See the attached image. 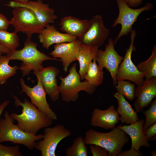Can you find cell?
<instances>
[{
    "label": "cell",
    "mask_w": 156,
    "mask_h": 156,
    "mask_svg": "<svg viewBox=\"0 0 156 156\" xmlns=\"http://www.w3.org/2000/svg\"><path fill=\"white\" fill-rule=\"evenodd\" d=\"M119 121V115L114 106L112 105L104 110L94 108L92 113L90 124L94 127L112 129Z\"/></svg>",
    "instance_id": "17"
},
{
    "label": "cell",
    "mask_w": 156,
    "mask_h": 156,
    "mask_svg": "<svg viewBox=\"0 0 156 156\" xmlns=\"http://www.w3.org/2000/svg\"><path fill=\"white\" fill-rule=\"evenodd\" d=\"M150 107L147 110L142 111L145 120L143 127L144 131L149 126L156 123V99L152 101Z\"/></svg>",
    "instance_id": "29"
},
{
    "label": "cell",
    "mask_w": 156,
    "mask_h": 156,
    "mask_svg": "<svg viewBox=\"0 0 156 156\" xmlns=\"http://www.w3.org/2000/svg\"><path fill=\"white\" fill-rule=\"evenodd\" d=\"M119 10V14L115 19L112 27H116L118 24L121 25V28L117 37L114 41V45L122 36L130 32L132 26L137 21L138 17L143 12L148 11L153 8L152 4L147 3L143 7L134 9L129 7L125 0H116Z\"/></svg>",
    "instance_id": "7"
},
{
    "label": "cell",
    "mask_w": 156,
    "mask_h": 156,
    "mask_svg": "<svg viewBox=\"0 0 156 156\" xmlns=\"http://www.w3.org/2000/svg\"><path fill=\"white\" fill-rule=\"evenodd\" d=\"M90 21L89 28L78 39L83 45L99 47L104 43L109 35L110 31L105 27L101 15H96Z\"/></svg>",
    "instance_id": "12"
},
{
    "label": "cell",
    "mask_w": 156,
    "mask_h": 156,
    "mask_svg": "<svg viewBox=\"0 0 156 156\" xmlns=\"http://www.w3.org/2000/svg\"><path fill=\"white\" fill-rule=\"evenodd\" d=\"M127 5L130 7H136L141 5L143 0H125Z\"/></svg>",
    "instance_id": "35"
},
{
    "label": "cell",
    "mask_w": 156,
    "mask_h": 156,
    "mask_svg": "<svg viewBox=\"0 0 156 156\" xmlns=\"http://www.w3.org/2000/svg\"><path fill=\"white\" fill-rule=\"evenodd\" d=\"M38 34V38L40 42L44 48L47 50L53 44L72 42L77 39L76 36L60 33L55 25L49 24Z\"/></svg>",
    "instance_id": "18"
},
{
    "label": "cell",
    "mask_w": 156,
    "mask_h": 156,
    "mask_svg": "<svg viewBox=\"0 0 156 156\" xmlns=\"http://www.w3.org/2000/svg\"><path fill=\"white\" fill-rule=\"evenodd\" d=\"M10 52V51L8 49L0 44V53L7 54Z\"/></svg>",
    "instance_id": "37"
},
{
    "label": "cell",
    "mask_w": 156,
    "mask_h": 156,
    "mask_svg": "<svg viewBox=\"0 0 156 156\" xmlns=\"http://www.w3.org/2000/svg\"><path fill=\"white\" fill-rule=\"evenodd\" d=\"M131 42L128 48L127 49L124 59L118 68L116 77L117 80H129L133 82L138 86L143 84L144 76L137 69L132 61V53L135 50L134 45L136 31L132 29L131 31Z\"/></svg>",
    "instance_id": "9"
},
{
    "label": "cell",
    "mask_w": 156,
    "mask_h": 156,
    "mask_svg": "<svg viewBox=\"0 0 156 156\" xmlns=\"http://www.w3.org/2000/svg\"><path fill=\"white\" fill-rule=\"evenodd\" d=\"M151 154L153 156H156V151L154 150L150 152Z\"/></svg>",
    "instance_id": "39"
},
{
    "label": "cell",
    "mask_w": 156,
    "mask_h": 156,
    "mask_svg": "<svg viewBox=\"0 0 156 156\" xmlns=\"http://www.w3.org/2000/svg\"><path fill=\"white\" fill-rule=\"evenodd\" d=\"M144 121V119H141L129 125L117 127L123 130L130 137L131 147L138 151H140L141 146L150 147L143 129Z\"/></svg>",
    "instance_id": "19"
},
{
    "label": "cell",
    "mask_w": 156,
    "mask_h": 156,
    "mask_svg": "<svg viewBox=\"0 0 156 156\" xmlns=\"http://www.w3.org/2000/svg\"><path fill=\"white\" fill-rule=\"evenodd\" d=\"M0 44L10 51L16 50L19 45V38L17 33L9 32L7 30H0Z\"/></svg>",
    "instance_id": "27"
},
{
    "label": "cell",
    "mask_w": 156,
    "mask_h": 156,
    "mask_svg": "<svg viewBox=\"0 0 156 156\" xmlns=\"http://www.w3.org/2000/svg\"><path fill=\"white\" fill-rule=\"evenodd\" d=\"M84 138L81 136L74 140L72 145L65 150L66 156H88V149L86 146Z\"/></svg>",
    "instance_id": "25"
},
{
    "label": "cell",
    "mask_w": 156,
    "mask_h": 156,
    "mask_svg": "<svg viewBox=\"0 0 156 156\" xmlns=\"http://www.w3.org/2000/svg\"><path fill=\"white\" fill-rule=\"evenodd\" d=\"M9 25V21L4 15L0 13V30H7Z\"/></svg>",
    "instance_id": "34"
},
{
    "label": "cell",
    "mask_w": 156,
    "mask_h": 156,
    "mask_svg": "<svg viewBox=\"0 0 156 156\" xmlns=\"http://www.w3.org/2000/svg\"><path fill=\"white\" fill-rule=\"evenodd\" d=\"M43 132V138L36 142L35 146L40 151L41 156H56L55 151L58 144L72 135L71 131L62 124L46 127Z\"/></svg>",
    "instance_id": "8"
},
{
    "label": "cell",
    "mask_w": 156,
    "mask_h": 156,
    "mask_svg": "<svg viewBox=\"0 0 156 156\" xmlns=\"http://www.w3.org/2000/svg\"><path fill=\"white\" fill-rule=\"evenodd\" d=\"M11 94L14 99L15 106H21L22 107L21 114H10L22 130L27 133L36 135L40 129L52 125L53 120L40 112L31 102L25 99L22 102L18 97Z\"/></svg>",
    "instance_id": "1"
},
{
    "label": "cell",
    "mask_w": 156,
    "mask_h": 156,
    "mask_svg": "<svg viewBox=\"0 0 156 156\" xmlns=\"http://www.w3.org/2000/svg\"><path fill=\"white\" fill-rule=\"evenodd\" d=\"M37 79V83L31 88L27 85L23 79L21 78L20 82L21 91L29 97L31 102L41 112L53 120H56L57 115L50 107L46 98V93L40 80Z\"/></svg>",
    "instance_id": "11"
},
{
    "label": "cell",
    "mask_w": 156,
    "mask_h": 156,
    "mask_svg": "<svg viewBox=\"0 0 156 156\" xmlns=\"http://www.w3.org/2000/svg\"><path fill=\"white\" fill-rule=\"evenodd\" d=\"M1 53H0V57L1 56Z\"/></svg>",
    "instance_id": "41"
},
{
    "label": "cell",
    "mask_w": 156,
    "mask_h": 156,
    "mask_svg": "<svg viewBox=\"0 0 156 156\" xmlns=\"http://www.w3.org/2000/svg\"><path fill=\"white\" fill-rule=\"evenodd\" d=\"M90 25V20H82L71 16L63 17L59 24L61 31L78 38L86 31Z\"/></svg>",
    "instance_id": "20"
},
{
    "label": "cell",
    "mask_w": 156,
    "mask_h": 156,
    "mask_svg": "<svg viewBox=\"0 0 156 156\" xmlns=\"http://www.w3.org/2000/svg\"><path fill=\"white\" fill-rule=\"evenodd\" d=\"M81 44L79 39L70 42L55 44L50 54L54 58L61 59L63 70L66 72L70 64L77 60Z\"/></svg>",
    "instance_id": "14"
},
{
    "label": "cell",
    "mask_w": 156,
    "mask_h": 156,
    "mask_svg": "<svg viewBox=\"0 0 156 156\" xmlns=\"http://www.w3.org/2000/svg\"><path fill=\"white\" fill-rule=\"evenodd\" d=\"M99 47L84 45L81 44L77 60L79 65V74L80 79H84L88 66L95 57Z\"/></svg>",
    "instance_id": "22"
},
{
    "label": "cell",
    "mask_w": 156,
    "mask_h": 156,
    "mask_svg": "<svg viewBox=\"0 0 156 156\" xmlns=\"http://www.w3.org/2000/svg\"><path fill=\"white\" fill-rule=\"evenodd\" d=\"M12 12L13 16L9 22L14 27V31L16 33L21 32L31 39L33 34H39L44 28L30 9L18 6L14 8Z\"/></svg>",
    "instance_id": "6"
},
{
    "label": "cell",
    "mask_w": 156,
    "mask_h": 156,
    "mask_svg": "<svg viewBox=\"0 0 156 156\" xmlns=\"http://www.w3.org/2000/svg\"><path fill=\"white\" fill-rule=\"evenodd\" d=\"M113 96L118 101V106L116 111L118 115H120V120L122 124L126 123L129 125L139 119L137 113L134 110L124 96L118 92L114 94Z\"/></svg>",
    "instance_id": "21"
},
{
    "label": "cell",
    "mask_w": 156,
    "mask_h": 156,
    "mask_svg": "<svg viewBox=\"0 0 156 156\" xmlns=\"http://www.w3.org/2000/svg\"><path fill=\"white\" fill-rule=\"evenodd\" d=\"M156 135L153 136V137L151 138V139L150 140H155L156 139Z\"/></svg>",
    "instance_id": "40"
},
{
    "label": "cell",
    "mask_w": 156,
    "mask_h": 156,
    "mask_svg": "<svg viewBox=\"0 0 156 156\" xmlns=\"http://www.w3.org/2000/svg\"><path fill=\"white\" fill-rule=\"evenodd\" d=\"M0 104H1V103H0Z\"/></svg>",
    "instance_id": "42"
},
{
    "label": "cell",
    "mask_w": 156,
    "mask_h": 156,
    "mask_svg": "<svg viewBox=\"0 0 156 156\" xmlns=\"http://www.w3.org/2000/svg\"><path fill=\"white\" fill-rule=\"evenodd\" d=\"M4 118L0 119V142H11L21 144L31 150L34 148L36 141L42 139L43 134L34 135L26 132L14 124V120L8 112L5 111Z\"/></svg>",
    "instance_id": "4"
},
{
    "label": "cell",
    "mask_w": 156,
    "mask_h": 156,
    "mask_svg": "<svg viewBox=\"0 0 156 156\" xmlns=\"http://www.w3.org/2000/svg\"><path fill=\"white\" fill-rule=\"evenodd\" d=\"M77 65L76 63L73 65L66 77H59L61 81L59 86L60 93L62 100L66 103L76 101L79 97V93L81 91H85L89 94H92L96 88L86 80L81 81L80 75L77 71Z\"/></svg>",
    "instance_id": "5"
},
{
    "label": "cell",
    "mask_w": 156,
    "mask_h": 156,
    "mask_svg": "<svg viewBox=\"0 0 156 156\" xmlns=\"http://www.w3.org/2000/svg\"><path fill=\"white\" fill-rule=\"evenodd\" d=\"M84 139L86 145L94 144L105 148L108 152V156H118L129 140L128 135L117 127L106 133L90 129L86 132Z\"/></svg>",
    "instance_id": "3"
},
{
    "label": "cell",
    "mask_w": 156,
    "mask_h": 156,
    "mask_svg": "<svg viewBox=\"0 0 156 156\" xmlns=\"http://www.w3.org/2000/svg\"><path fill=\"white\" fill-rule=\"evenodd\" d=\"M114 41L109 38L108 44L105 45L104 50L98 49L94 57L98 66L101 68H106L110 73L114 85H116V75L119 66L124 57L119 55L114 48Z\"/></svg>",
    "instance_id": "10"
},
{
    "label": "cell",
    "mask_w": 156,
    "mask_h": 156,
    "mask_svg": "<svg viewBox=\"0 0 156 156\" xmlns=\"http://www.w3.org/2000/svg\"><path fill=\"white\" fill-rule=\"evenodd\" d=\"M144 133L146 136L147 140L149 141L151 138L156 135V123L149 126Z\"/></svg>",
    "instance_id": "32"
},
{
    "label": "cell",
    "mask_w": 156,
    "mask_h": 156,
    "mask_svg": "<svg viewBox=\"0 0 156 156\" xmlns=\"http://www.w3.org/2000/svg\"><path fill=\"white\" fill-rule=\"evenodd\" d=\"M24 44L22 49L10 51L6 55L10 61L15 60L22 61L18 68L23 77L27 76L31 70L37 72L41 71L44 68L43 63L45 60H60L39 51L37 48V44L30 39L27 38Z\"/></svg>",
    "instance_id": "2"
},
{
    "label": "cell",
    "mask_w": 156,
    "mask_h": 156,
    "mask_svg": "<svg viewBox=\"0 0 156 156\" xmlns=\"http://www.w3.org/2000/svg\"><path fill=\"white\" fill-rule=\"evenodd\" d=\"M135 97L137 99L134 103L135 111L138 113L149 105L156 96V77L144 80L142 86L135 88Z\"/></svg>",
    "instance_id": "15"
},
{
    "label": "cell",
    "mask_w": 156,
    "mask_h": 156,
    "mask_svg": "<svg viewBox=\"0 0 156 156\" xmlns=\"http://www.w3.org/2000/svg\"><path fill=\"white\" fill-rule=\"evenodd\" d=\"M18 145L7 146L3 145L0 142V156H22Z\"/></svg>",
    "instance_id": "30"
},
{
    "label": "cell",
    "mask_w": 156,
    "mask_h": 156,
    "mask_svg": "<svg viewBox=\"0 0 156 156\" xmlns=\"http://www.w3.org/2000/svg\"><path fill=\"white\" fill-rule=\"evenodd\" d=\"M89 148L90 153L93 156H108V151L99 145L90 144Z\"/></svg>",
    "instance_id": "31"
},
{
    "label": "cell",
    "mask_w": 156,
    "mask_h": 156,
    "mask_svg": "<svg viewBox=\"0 0 156 156\" xmlns=\"http://www.w3.org/2000/svg\"><path fill=\"white\" fill-rule=\"evenodd\" d=\"M10 60L6 56L0 57V84L6 83L7 80L14 75L18 69L17 66H12L9 65Z\"/></svg>",
    "instance_id": "26"
},
{
    "label": "cell",
    "mask_w": 156,
    "mask_h": 156,
    "mask_svg": "<svg viewBox=\"0 0 156 156\" xmlns=\"http://www.w3.org/2000/svg\"><path fill=\"white\" fill-rule=\"evenodd\" d=\"M92 60L88 66L84 79L96 87L102 83L103 73V69L97 64L94 58Z\"/></svg>",
    "instance_id": "24"
},
{
    "label": "cell",
    "mask_w": 156,
    "mask_h": 156,
    "mask_svg": "<svg viewBox=\"0 0 156 156\" xmlns=\"http://www.w3.org/2000/svg\"><path fill=\"white\" fill-rule=\"evenodd\" d=\"M117 83L115 88L117 92L128 100H133L135 98V84L125 80L118 81Z\"/></svg>",
    "instance_id": "28"
},
{
    "label": "cell",
    "mask_w": 156,
    "mask_h": 156,
    "mask_svg": "<svg viewBox=\"0 0 156 156\" xmlns=\"http://www.w3.org/2000/svg\"><path fill=\"white\" fill-rule=\"evenodd\" d=\"M59 72L56 67L53 66L44 68L38 72H33L40 80L46 94L53 102L57 101L59 98V86L57 85L56 79Z\"/></svg>",
    "instance_id": "16"
},
{
    "label": "cell",
    "mask_w": 156,
    "mask_h": 156,
    "mask_svg": "<svg viewBox=\"0 0 156 156\" xmlns=\"http://www.w3.org/2000/svg\"><path fill=\"white\" fill-rule=\"evenodd\" d=\"M2 0H0L1 1ZM15 1L19 2L21 3H26L29 0H14Z\"/></svg>",
    "instance_id": "38"
},
{
    "label": "cell",
    "mask_w": 156,
    "mask_h": 156,
    "mask_svg": "<svg viewBox=\"0 0 156 156\" xmlns=\"http://www.w3.org/2000/svg\"><path fill=\"white\" fill-rule=\"evenodd\" d=\"M10 102V100H6L0 104V119L2 113Z\"/></svg>",
    "instance_id": "36"
},
{
    "label": "cell",
    "mask_w": 156,
    "mask_h": 156,
    "mask_svg": "<svg viewBox=\"0 0 156 156\" xmlns=\"http://www.w3.org/2000/svg\"><path fill=\"white\" fill-rule=\"evenodd\" d=\"M142 155V153L140 151H137L131 147L130 149L128 151H122L118 156H141Z\"/></svg>",
    "instance_id": "33"
},
{
    "label": "cell",
    "mask_w": 156,
    "mask_h": 156,
    "mask_svg": "<svg viewBox=\"0 0 156 156\" xmlns=\"http://www.w3.org/2000/svg\"><path fill=\"white\" fill-rule=\"evenodd\" d=\"M138 70L142 73L144 77L149 79L156 77V45H155L152 53L146 61L139 63L136 66Z\"/></svg>",
    "instance_id": "23"
},
{
    "label": "cell",
    "mask_w": 156,
    "mask_h": 156,
    "mask_svg": "<svg viewBox=\"0 0 156 156\" xmlns=\"http://www.w3.org/2000/svg\"><path fill=\"white\" fill-rule=\"evenodd\" d=\"M5 5L13 8L21 6L30 9L44 28L49 23H53L57 18L55 14V10L50 8L49 4L44 3L42 0L35 1L29 0L26 3L11 1Z\"/></svg>",
    "instance_id": "13"
}]
</instances>
